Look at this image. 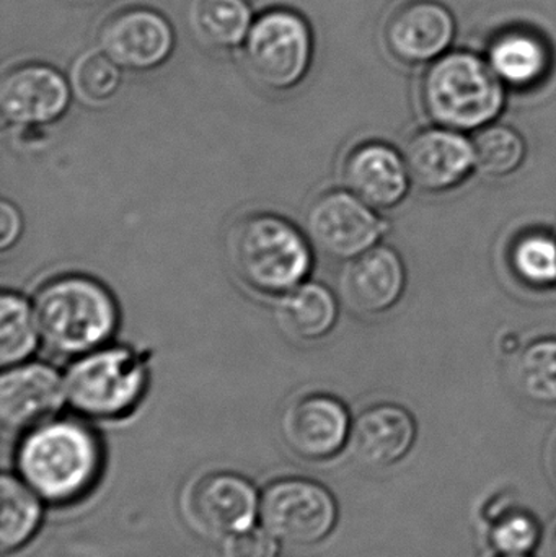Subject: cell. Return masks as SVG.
Here are the masks:
<instances>
[{
	"label": "cell",
	"instance_id": "cell-15",
	"mask_svg": "<svg viewBox=\"0 0 556 557\" xmlns=\"http://www.w3.org/2000/svg\"><path fill=\"white\" fill-rule=\"evenodd\" d=\"M65 401L64 376L48 363H18L0 376V418L13 431L49 421Z\"/></svg>",
	"mask_w": 556,
	"mask_h": 557
},
{
	"label": "cell",
	"instance_id": "cell-7",
	"mask_svg": "<svg viewBox=\"0 0 556 557\" xmlns=\"http://www.w3.org/2000/svg\"><path fill=\"white\" fill-rule=\"evenodd\" d=\"M310 244L326 257L349 261L382 244L388 222L348 189L323 193L306 215Z\"/></svg>",
	"mask_w": 556,
	"mask_h": 557
},
{
	"label": "cell",
	"instance_id": "cell-33",
	"mask_svg": "<svg viewBox=\"0 0 556 557\" xmlns=\"http://www.w3.org/2000/svg\"><path fill=\"white\" fill-rule=\"evenodd\" d=\"M499 557H529V556H499Z\"/></svg>",
	"mask_w": 556,
	"mask_h": 557
},
{
	"label": "cell",
	"instance_id": "cell-29",
	"mask_svg": "<svg viewBox=\"0 0 556 557\" xmlns=\"http://www.w3.org/2000/svg\"><path fill=\"white\" fill-rule=\"evenodd\" d=\"M227 557H280V546L268 530L248 529L231 536Z\"/></svg>",
	"mask_w": 556,
	"mask_h": 557
},
{
	"label": "cell",
	"instance_id": "cell-1",
	"mask_svg": "<svg viewBox=\"0 0 556 557\" xmlns=\"http://www.w3.org/2000/svg\"><path fill=\"white\" fill-rule=\"evenodd\" d=\"M100 441L78 421L49 419L20 444L16 465L23 481L42 499L65 504L84 496L101 470Z\"/></svg>",
	"mask_w": 556,
	"mask_h": 557
},
{
	"label": "cell",
	"instance_id": "cell-31",
	"mask_svg": "<svg viewBox=\"0 0 556 557\" xmlns=\"http://www.w3.org/2000/svg\"><path fill=\"white\" fill-rule=\"evenodd\" d=\"M551 557H556V533L554 535V539H552L551 543Z\"/></svg>",
	"mask_w": 556,
	"mask_h": 557
},
{
	"label": "cell",
	"instance_id": "cell-27",
	"mask_svg": "<svg viewBox=\"0 0 556 557\" xmlns=\"http://www.w3.org/2000/svg\"><path fill=\"white\" fill-rule=\"evenodd\" d=\"M74 87L88 104H101L116 95L121 85L120 65L107 54L90 52L74 69Z\"/></svg>",
	"mask_w": 556,
	"mask_h": 557
},
{
	"label": "cell",
	"instance_id": "cell-17",
	"mask_svg": "<svg viewBox=\"0 0 556 557\" xmlns=\"http://www.w3.org/2000/svg\"><path fill=\"white\" fill-rule=\"evenodd\" d=\"M189 506L202 530L215 536H234L254 525L258 497L245 478L212 473L198 481Z\"/></svg>",
	"mask_w": 556,
	"mask_h": 557
},
{
	"label": "cell",
	"instance_id": "cell-32",
	"mask_svg": "<svg viewBox=\"0 0 556 557\" xmlns=\"http://www.w3.org/2000/svg\"><path fill=\"white\" fill-rule=\"evenodd\" d=\"M554 463H555V471H556V448H555V455H554Z\"/></svg>",
	"mask_w": 556,
	"mask_h": 557
},
{
	"label": "cell",
	"instance_id": "cell-14",
	"mask_svg": "<svg viewBox=\"0 0 556 557\" xmlns=\"http://www.w3.org/2000/svg\"><path fill=\"white\" fill-rule=\"evenodd\" d=\"M71 90L61 72L45 64H22L3 75L0 110L13 126L36 129L64 116Z\"/></svg>",
	"mask_w": 556,
	"mask_h": 557
},
{
	"label": "cell",
	"instance_id": "cell-23",
	"mask_svg": "<svg viewBox=\"0 0 556 557\" xmlns=\"http://www.w3.org/2000/svg\"><path fill=\"white\" fill-rule=\"evenodd\" d=\"M41 339L35 307L16 292L0 298V362L3 369L26 362Z\"/></svg>",
	"mask_w": 556,
	"mask_h": 557
},
{
	"label": "cell",
	"instance_id": "cell-21",
	"mask_svg": "<svg viewBox=\"0 0 556 557\" xmlns=\"http://www.w3.org/2000/svg\"><path fill=\"white\" fill-rule=\"evenodd\" d=\"M472 143L477 173L485 178H508L528 159V140L521 131L498 121L473 133Z\"/></svg>",
	"mask_w": 556,
	"mask_h": 557
},
{
	"label": "cell",
	"instance_id": "cell-3",
	"mask_svg": "<svg viewBox=\"0 0 556 557\" xmlns=\"http://www.w3.org/2000/svg\"><path fill=\"white\" fill-rule=\"evenodd\" d=\"M312 244L293 222L254 214L234 225L227 255L235 274L264 295H280L304 284L312 270Z\"/></svg>",
	"mask_w": 556,
	"mask_h": 557
},
{
	"label": "cell",
	"instance_id": "cell-5",
	"mask_svg": "<svg viewBox=\"0 0 556 557\" xmlns=\"http://www.w3.org/2000/svg\"><path fill=\"white\" fill-rule=\"evenodd\" d=\"M147 357L131 347H100L78 357L65 373L67 403L97 419L126 416L143 398Z\"/></svg>",
	"mask_w": 556,
	"mask_h": 557
},
{
	"label": "cell",
	"instance_id": "cell-24",
	"mask_svg": "<svg viewBox=\"0 0 556 557\" xmlns=\"http://www.w3.org/2000/svg\"><path fill=\"white\" fill-rule=\"evenodd\" d=\"M508 263L526 287L534 290L556 287V235L545 228L522 232L509 248Z\"/></svg>",
	"mask_w": 556,
	"mask_h": 557
},
{
	"label": "cell",
	"instance_id": "cell-19",
	"mask_svg": "<svg viewBox=\"0 0 556 557\" xmlns=\"http://www.w3.org/2000/svg\"><path fill=\"white\" fill-rule=\"evenodd\" d=\"M485 58L508 90H532L547 81L554 67V52L547 39L528 26L496 33Z\"/></svg>",
	"mask_w": 556,
	"mask_h": 557
},
{
	"label": "cell",
	"instance_id": "cell-25",
	"mask_svg": "<svg viewBox=\"0 0 556 557\" xmlns=\"http://www.w3.org/2000/svg\"><path fill=\"white\" fill-rule=\"evenodd\" d=\"M515 379L529 401L556 406V336L539 337L522 349Z\"/></svg>",
	"mask_w": 556,
	"mask_h": 557
},
{
	"label": "cell",
	"instance_id": "cell-20",
	"mask_svg": "<svg viewBox=\"0 0 556 557\" xmlns=\"http://www.w3.org/2000/svg\"><path fill=\"white\" fill-rule=\"evenodd\" d=\"M276 313L289 336L319 341L330 334L338 321V300L325 285L306 281L281 297Z\"/></svg>",
	"mask_w": 556,
	"mask_h": 557
},
{
	"label": "cell",
	"instance_id": "cell-8",
	"mask_svg": "<svg viewBox=\"0 0 556 557\" xmlns=\"http://www.w3.org/2000/svg\"><path fill=\"white\" fill-rule=\"evenodd\" d=\"M264 529L291 545H316L338 517L332 494L313 481L286 478L267 487L260 504Z\"/></svg>",
	"mask_w": 556,
	"mask_h": 557
},
{
	"label": "cell",
	"instance_id": "cell-2",
	"mask_svg": "<svg viewBox=\"0 0 556 557\" xmlns=\"http://www.w3.org/2000/svg\"><path fill=\"white\" fill-rule=\"evenodd\" d=\"M420 101L431 123L473 134L499 120L508 101V88L496 77L486 58L457 49L427 65Z\"/></svg>",
	"mask_w": 556,
	"mask_h": 557
},
{
	"label": "cell",
	"instance_id": "cell-30",
	"mask_svg": "<svg viewBox=\"0 0 556 557\" xmlns=\"http://www.w3.org/2000/svg\"><path fill=\"white\" fill-rule=\"evenodd\" d=\"M23 231L22 215L12 202L3 201L0 206V248L3 251L18 242Z\"/></svg>",
	"mask_w": 556,
	"mask_h": 557
},
{
	"label": "cell",
	"instance_id": "cell-4",
	"mask_svg": "<svg viewBox=\"0 0 556 557\" xmlns=\"http://www.w3.org/2000/svg\"><path fill=\"white\" fill-rule=\"evenodd\" d=\"M41 341L61 356H84L100 349L116 331L120 313L104 285L85 276H62L36 294Z\"/></svg>",
	"mask_w": 556,
	"mask_h": 557
},
{
	"label": "cell",
	"instance_id": "cell-9",
	"mask_svg": "<svg viewBox=\"0 0 556 557\" xmlns=\"http://www.w3.org/2000/svg\"><path fill=\"white\" fill-rule=\"evenodd\" d=\"M404 156L413 188L428 195L454 191L477 173L472 136L436 124L417 131Z\"/></svg>",
	"mask_w": 556,
	"mask_h": 557
},
{
	"label": "cell",
	"instance_id": "cell-18",
	"mask_svg": "<svg viewBox=\"0 0 556 557\" xmlns=\"http://www.w3.org/2000/svg\"><path fill=\"white\" fill-rule=\"evenodd\" d=\"M413 414L395 403H381L365 409L353 422L351 450L361 463L387 468L404 460L417 441Z\"/></svg>",
	"mask_w": 556,
	"mask_h": 557
},
{
	"label": "cell",
	"instance_id": "cell-22",
	"mask_svg": "<svg viewBox=\"0 0 556 557\" xmlns=\"http://www.w3.org/2000/svg\"><path fill=\"white\" fill-rule=\"evenodd\" d=\"M0 546L3 553L15 552L38 530L41 522V500L25 481L9 473L3 474L0 481Z\"/></svg>",
	"mask_w": 556,
	"mask_h": 557
},
{
	"label": "cell",
	"instance_id": "cell-10",
	"mask_svg": "<svg viewBox=\"0 0 556 557\" xmlns=\"http://www.w3.org/2000/svg\"><path fill=\"white\" fill-rule=\"evenodd\" d=\"M457 23L440 0H407L388 15L384 42L388 54L404 65H430L450 51Z\"/></svg>",
	"mask_w": 556,
	"mask_h": 557
},
{
	"label": "cell",
	"instance_id": "cell-28",
	"mask_svg": "<svg viewBox=\"0 0 556 557\" xmlns=\"http://www.w3.org/2000/svg\"><path fill=\"white\" fill-rule=\"evenodd\" d=\"M541 542V527L528 512H509L490 529V543L499 556H529Z\"/></svg>",
	"mask_w": 556,
	"mask_h": 557
},
{
	"label": "cell",
	"instance_id": "cell-16",
	"mask_svg": "<svg viewBox=\"0 0 556 557\" xmlns=\"http://www.w3.org/2000/svg\"><path fill=\"white\" fill-rule=\"evenodd\" d=\"M353 421L338 398L325 393L300 396L284 412L283 431L291 447L310 460L338 454L351 435Z\"/></svg>",
	"mask_w": 556,
	"mask_h": 557
},
{
	"label": "cell",
	"instance_id": "cell-6",
	"mask_svg": "<svg viewBox=\"0 0 556 557\" xmlns=\"http://www.w3.org/2000/svg\"><path fill=\"white\" fill-rule=\"evenodd\" d=\"M251 77L270 90L296 87L312 61V33L299 13L271 9L251 25L244 48Z\"/></svg>",
	"mask_w": 556,
	"mask_h": 557
},
{
	"label": "cell",
	"instance_id": "cell-13",
	"mask_svg": "<svg viewBox=\"0 0 556 557\" xmlns=\"http://www.w3.org/2000/svg\"><path fill=\"white\" fill-rule=\"evenodd\" d=\"M343 183L379 212L404 205L413 188L404 152L384 140H366L348 153Z\"/></svg>",
	"mask_w": 556,
	"mask_h": 557
},
{
	"label": "cell",
	"instance_id": "cell-11",
	"mask_svg": "<svg viewBox=\"0 0 556 557\" xmlns=\"http://www.w3.org/2000/svg\"><path fill=\"white\" fill-rule=\"evenodd\" d=\"M98 45L120 67L149 71L170 58L175 35L162 13L146 7H129L104 20L98 32Z\"/></svg>",
	"mask_w": 556,
	"mask_h": 557
},
{
	"label": "cell",
	"instance_id": "cell-12",
	"mask_svg": "<svg viewBox=\"0 0 556 557\" xmlns=\"http://www.w3.org/2000/svg\"><path fill=\"white\" fill-rule=\"evenodd\" d=\"M407 285V264L397 248L379 244L346 261L339 277V294L349 310L378 317L397 307Z\"/></svg>",
	"mask_w": 556,
	"mask_h": 557
},
{
	"label": "cell",
	"instance_id": "cell-26",
	"mask_svg": "<svg viewBox=\"0 0 556 557\" xmlns=\"http://www.w3.org/2000/svg\"><path fill=\"white\" fill-rule=\"evenodd\" d=\"M195 25L209 45L231 49L247 38L254 23L247 0H199Z\"/></svg>",
	"mask_w": 556,
	"mask_h": 557
}]
</instances>
